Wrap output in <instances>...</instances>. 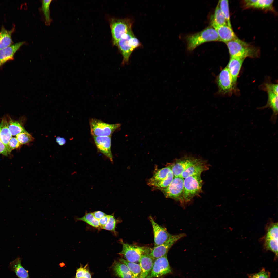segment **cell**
<instances>
[{
  "instance_id": "obj_20",
  "label": "cell",
  "mask_w": 278,
  "mask_h": 278,
  "mask_svg": "<svg viewBox=\"0 0 278 278\" xmlns=\"http://www.w3.org/2000/svg\"><path fill=\"white\" fill-rule=\"evenodd\" d=\"M244 60L237 58H230L227 66L236 84Z\"/></svg>"
},
{
  "instance_id": "obj_31",
  "label": "cell",
  "mask_w": 278,
  "mask_h": 278,
  "mask_svg": "<svg viewBox=\"0 0 278 278\" xmlns=\"http://www.w3.org/2000/svg\"><path fill=\"white\" fill-rule=\"evenodd\" d=\"M218 4L220 10L225 17L227 25L231 28L228 1L227 0H220Z\"/></svg>"
},
{
  "instance_id": "obj_37",
  "label": "cell",
  "mask_w": 278,
  "mask_h": 278,
  "mask_svg": "<svg viewBox=\"0 0 278 278\" xmlns=\"http://www.w3.org/2000/svg\"><path fill=\"white\" fill-rule=\"evenodd\" d=\"M269 273L264 269L251 275L249 278H270Z\"/></svg>"
},
{
  "instance_id": "obj_5",
  "label": "cell",
  "mask_w": 278,
  "mask_h": 278,
  "mask_svg": "<svg viewBox=\"0 0 278 278\" xmlns=\"http://www.w3.org/2000/svg\"><path fill=\"white\" fill-rule=\"evenodd\" d=\"M90 133L92 136H110L116 130L120 128L121 124H110L95 118L89 121Z\"/></svg>"
},
{
  "instance_id": "obj_33",
  "label": "cell",
  "mask_w": 278,
  "mask_h": 278,
  "mask_svg": "<svg viewBox=\"0 0 278 278\" xmlns=\"http://www.w3.org/2000/svg\"><path fill=\"white\" fill-rule=\"evenodd\" d=\"M16 138L21 144H24L33 141L34 138L26 131L18 134Z\"/></svg>"
},
{
  "instance_id": "obj_43",
  "label": "cell",
  "mask_w": 278,
  "mask_h": 278,
  "mask_svg": "<svg viewBox=\"0 0 278 278\" xmlns=\"http://www.w3.org/2000/svg\"><path fill=\"white\" fill-rule=\"evenodd\" d=\"M92 213L95 218L98 220L107 215L101 211H97Z\"/></svg>"
},
{
  "instance_id": "obj_4",
  "label": "cell",
  "mask_w": 278,
  "mask_h": 278,
  "mask_svg": "<svg viewBox=\"0 0 278 278\" xmlns=\"http://www.w3.org/2000/svg\"><path fill=\"white\" fill-rule=\"evenodd\" d=\"M122 249L119 254L123 255L126 260L133 263L139 262L143 255L149 254L152 249L146 246H139L121 241Z\"/></svg>"
},
{
  "instance_id": "obj_39",
  "label": "cell",
  "mask_w": 278,
  "mask_h": 278,
  "mask_svg": "<svg viewBox=\"0 0 278 278\" xmlns=\"http://www.w3.org/2000/svg\"><path fill=\"white\" fill-rule=\"evenodd\" d=\"M265 87L267 91H271L278 94V85L273 84H268L265 85Z\"/></svg>"
},
{
  "instance_id": "obj_41",
  "label": "cell",
  "mask_w": 278,
  "mask_h": 278,
  "mask_svg": "<svg viewBox=\"0 0 278 278\" xmlns=\"http://www.w3.org/2000/svg\"><path fill=\"white\" fill-rule=\"evenodd\" d=\"M109 215H107L99 220L101 228L103 227L107 223L109 219Z\"/></svg>"
},
{
  "instance_id": "obj_26",
  "label": "cell",
  "mask_w": 278,
  "mask_h": 278,
  "mask_svg": "<svg viewBox=\"0 0 278 278\" xmlns=\"http://www.w3.org/2000/svg\"><path fill=\"white\" fill-rule=\"evenodd\" d=\"M211 23V25L213 28L219 26L227 25L225 19L219 7L218 4L212 19Z\"/></svg>"
},
{
  "instance_id": "obj_17",
  "label": "cell",
  "mask_w": 278,
  "mask_h": 278,
  "mask_svg": "<svg viewBox=\"0 0 278 278\" xmlns=\"http://www.w3.org/2000/svg\"><path fill=\"white\" fill-rule=\"evenodd\" d=\"M25 43L24 41L19 42L0 49V67L6 62L13 59L15 53Z\"/></svg>"
},
{
  "instance_id": "obj_11",
  "label": "cell",
  "mask_w": 278,
  "mask_h": 278,
  "mask_svg": "<svg viewBox=\"0 0 278 278\" xmlns=\"http://www.w3.org/2000/svg\"><path fill=\"white\" fill-rule=\"evenodd\" d=\"M134 36L131 29L122 37L116 44L123 57L122 64L123 65L128 63L130 55L134 50L132 42V38Z\"/></svg>"
},
{
  "instance_id": "obj_23",
  "label": "cell",
  "mask_w": 278,
  "mask_h": 278,
  "mask_svg": "<svg viewBox=\"0 0 278 278\" xmlns=\"http://www.w3.org/2000/svg\"><path fill=\"white\" fill-rule=\"evenodd\" d=\"M12 137L8 128V122L4 118L0 124V140L6 146L10 154L12 150L9 147L8 143Z\"/></svg>"
},
{
  "instance_id": "obj_27",
  "label": "cell",
  "mask_w": 278,
  "mask_h": 278,
  "mask_svg": "<svg viewBox=\"0 0 278 278\" xmlns=\"http://www.w3.org/2000/svg\"><path fill=\"white\" fill-rule=\"evenodd\" d=\"M74 219L76 222L78 221H82L95 228H101L99 220L95 218L92 213H87L84 216L81 218L75 217Z\"/></svg>"
},
{
  "instance_id": "obj_24",
  "label": "cell",
  "mask_w": 278,
  "mask_h": 278,
  "mask_svg": "<svg viewBox=\"0 0 278 278\" xmlns=\"http://www.w3.org/2000/svg\"><path fill=\"white\" fill-rule=\"evenodd\" d=\"M113 268L115 274L120 278H132L130 270L125 264L116 262L113 265Z\"/></svg>"
},
{
  "instance_id": "obj_15",
  "label": "cell",
  "mask_w": 278,
  "mask_h": 278,
  "mask_svg": "<svg viewBox=\"0 0 278 278\" xmlns=\"http://www.w3.org/2000/svg\"><path fill=\"white\" fill-rule=\"evenodd\" d=\"M93 137L98 150L112 162L113 156L111 150V136Z\"/></svg>"
},
{
  "instance_id": "obj_30",
  "label": "cell",
  "mask_w": 278,
  "mask_h": 278,
  "mask_svg": "<svg viewBox=\"0 0 278 278\" xmlns=\"http://www.w3.org/2000/svg\"><path fill=\"white\" fill-rule=\"evenodd\" d=\"M52 1V0L42 1L41 9L44 16L45 24L47 25H49L51 22L50 7Z\"/></svg>"
},
{
  "instance_id": "obj_12",
  "label": "cell",
  "mask_w": 278,
  "mask_h": 278,
  "mask_svg": "<svg viewBox=\"0 0 278 278\" xmlns=\"http://www.w3.org/2000/svg\"><path fill=\"white\" fill-rule=\"evenodd\" d=\"M186 236L184 233L172 235L165 242L159 246L154 247L149 255L155 259L167 254L169 249L177 241Z\"/></svg>"
},
{
  "instance_id": "obj_16",
  "label": "cell",
  "mask_w": 278,
  "mask_h": 278,
  "mask_svg": "<svg viewBox=\"0 0 278 278\" xmlns=\"http://www.w3.org/2000/svg\"><path fill=\"white\" fill-rule=\"evenodd\" d=\"M193 157L185 156L177 159L170 164L174 177L180 176L183 172L191 164L195 159Z\"/></svg>"
},
{
  "instance_id": "obj_32",
  "label": "cell",
  "mask_w": 278,
  "mask_h": 278,
  "mask_svg": "<svg viewBox=\"0 0 278 278\" xmlns=\"http://www.w3.org/2000/svg\"><path fill=\"white\" fill-rule=\"evenodd\" d=\"M278 238L265 240V247L266 249L273 252L277 257Z\"/></svg>"
},
{
  "instance_id": "obj_1",
  "label": "cell",
  "mask_w": 278,
  "mask_h": 278,
  "mask_svg": "<svg viewBox=\"0 0 278 278\" xmlns=\"http://www.w3.org/2000/svg\"><path fill=\"white\" fill-rule=\"evenodd\" d=\"M230 58L245 59L247 57H257L259 51L257 48L238 38L226 43Z\"/></svg>"
},
{
  "instance_id": "obj_22",
  "label": "cell",
  "mask_w": 278,
  "mask_h": 278,
  "mask_svg": "<svg viewBox=\"0 0 278 278\" xmlns=\"http://www.w3.org/2000/svg\"><path fill=\"white\" fill-rule=\"evenodd\" d=\"M268 99L266 105L263 108L269 107L272 110L273 114L271 120L273 123L275 122L278 114V94L271 91H267Z\"/></svg>"
},
{
  "instance_id": "obj_28",
  "label": "cell",
  "mask_w": 278,
  "mask_h": 278,
  "mask_svg": "<svg viewBox=\"0 0 278 278\" xmlns=\"http://www.w3.org/2000/svg\"><path fill=\"white\" fill-rule=\"evenodd\" d=\"M120 262L126 264L128 267L132 278H140L141 267L139 264L129 262L123 259H120Z\"/></svg>"
},
{
  "instance_id": "obj_35",
  "label": "cell",
  "mask_w": 278,
  "mask_h": 278,
  "mask_svg": "<svg viewBox=\"0 0 278 278\" xmlns=\"http://www.w3.org/2000/svg\"><path fill=\"white\" fill-rule=\"evenodd\" d=\"M112 215H109L108 221L106 224L102 229L115 232V227L118 222Z\"/></svg>"
},
{
  "instance_id": "obj_44",
  "label": "cell",
  "mask_w": 278,
  "mask_h": 278,
  "mask_svg": "<svg viewBox=\"0 0 278 278\" xmlns=\"http://www.w3.org/2000/svg\"><path fill=\"white\" fill-rule=\"evenodd\" d=\"M56 141L60 145H63L66 143V140L63 138L57 137L56 138Z\"/></svg>"
},
{
  "instance_id": "obj_10",
  "label": "cell",
  "mask_w": 278,
  "mask_h": 278,
  "mask_svg": "<svg viewBox=\"0 0 278 278\" xmlns=\"http://www.w3.org/2000/svg\"><path fill=\"white\" fill-rule=\"evenodd\" d=\"M167 255L155 259L151 270L146 278L158 277L171 272Z\"/></svg>"
},
{
  "instance_id": "obj_7",
  "label": "cell",
  "mask_w": 278,
  "mask_h": 278,
  "mask_svg": "<svg viewBox=\"0 0 278 278\" xmlns=\"http://www.w3.org/2000/svg\"><path fill=\"white\" fill-rule=\"evenodd\" d=\"M110 23L113 43L116 46L122 37L131 29L132 23L127 19L113 18Z\"/></svg>"
},
{
  "instance_id": "obj_38",
  "label": "cell",
  "mask_w": 278,
  "mask_h": 278,
  "mask_svg": "<svg viewBox=\"0 0 278 278\" xmlns=\"http://www.w3.org/2000/svg\"><path fill=\"white\" fill-rule=\"evenodd\" d=\"M21 145L16 138L14 137H12L8 143V146L12 150L19 148Z\"/></svg>"
},
{
  "instance_id": "obj_25",
  "label": "cell",
  "mask_w": 278,
  "mask_h": 278,
  "mask_svg": "<svg viewBox=\"0 0 278 278\" xmlns=\"http://www.w3.org/2000/svg\"><path fill=\"white\" fill-rule=\"evenodd\" d=\"M14 29L8 30L2 27L0 31V49L12 45L11 34Z\"/></svg>"
},
{
  "instance_id": "obj_9",
  "label": "cell",
  "mask_w": 278,
  "mask_h": 278,
  "mask_svg": "<svg viewBox=\"0 0 278 278\" xmlns=\"http://www.w3.org/2000/svg\"><path fill=\"white\" fill-rule=\"evenodd\" d=\"M216 82L219 93L223 94L230 93L234 89L236 85L227 67L220 72L217 77Z\"/></svg>"
},
{
  "instance_id": "obj_8",
  "label": "cell",
  "mask_w": 278,
  "mask_h": 278,
  "mask_svg": "<svg viewBox=\"0 0 278 278\" xmlns=\"http://www.w3.org/2000/svg\"><path fill=\"white\" fill-rule=\"evenodd\" d=\"M184 178L180 176L174 177L167 187L160 190L167 198L181 202L184 201Z\"/></svg>"
},
{
  "instance_id": "obj_19",
  "label": "cell",
  "mask_w": 278,
  "mask_h": 278,
  "mask_svg": "<svg viewBox=\"0 0 278 278\" xmlns=\"http://www.w3.org/2000/svg\"><path fill=\"white\" fill-rule=\"evenodd\" d=\"M155 260L149 254L141 257L139 262L141 270L140 278L146 277L151 270Z\"/></svg>"
},
{
  "instance_id": "obj_3",
  "label": "cell",
  "mask_w": 278,
  "mask_h": 278,
  "mask_svg": "<svg viewBox=\"0 0 278 278\" xmlns=\"http://www.w3.org/2000/svg\"><path fill=\"white\" fill-rule=\"evenodd\" d=\"M174 176L170 165L163 168L157 169L147 182L148 185L155 189L160 190L168 186Z\"/></svg>"
},
{
  "instance_id": "obj_21",
  "label": "cell",
  "mask_w": 278,
  "mask_h": 278,
  "mask_svg": "<svg viewBox=\"0 0 278 278\" xmlns=\"http://www.w3.org/2000/svg\"><path fill=\"white\" fill-rule=\"evenodd\" d=\"M21 258L18 257L11 262L9 268L11 271H13L19 278H29L28 271L25 269L21 264Z\"/></svg>"
},
{
  "instance_id": "obj_14",
  "label": "cell",
  "mask_w": 278,
  "mask_h": 278,
  "mask_svg": "<svg viewBox=\"0 0 278 278\" xmlns=\"http://www.w3.org/2000/svg\"><path fill=\"white\" fill-rule=\"evenodd\" d=\"M208 167L205 161L195 158L191 164L183 172L180 177L184 179L191 176L201 175L202 172L208 169Z\"/></svg>"
},
{
  "instance_id": "obj_18",
  "label": "cell",
  "mask_w": 278,
  "mask_h": 278,
  "mask_svg": "<svg viewBox=\"0 0 278 278\" xmlns=\"http://www.w3.org/2000/svg\"><path fill=\"white\" fill-rule=\"evenodd\" d=\"M214 28L216 31L221 41L226 43L238 38L232 28L227 25L218 26Z\"/></svg>"
},
{
  "instance_id": "obj_40",
  "label": "cell",
  "mask_w": 278,
  "mask_h": 278,
  "mask_svg": "<svg viewBox=\"0 0 278 278\" xmlns=\"http://www.w3.org/2000/svg\"><path fill=\"white\" fill-rule=\"evenodd\" d=\"M0 154L7 156L10 154L6 146L0 140Z\"/></svg>"
},
{
  "instance_id": "obj_6",
  "label": "cell",
  "mask_w": 278,
  "mask_h": 278,
  "mask_svg": "<svg viewBox=\"0 0 278 278\" xmlns=\"http://www.w3.org/2000/svg\"><path fill=\"white\" fill-rule=\"evenodd\" d=\"M202 182L200 175L190 176L184 179V202H189L201 192Z\"/></svg>"
},
{
  "instance_id": "obj_29",
  "label": "cell",
  "mask_w": 278,
  "mask_h": 278,
  "mask_svg": "<svg viewBox=\"0 0 278 278\" xmlns=\"http://www.w3.org/2000/svg\"><path fill=\"white\" fill-rule=\"evenodd\" d=\"M8 127L12 136H13L16 135L25 131L21 123L17 121L12 120L10 118L8 122Z\"/></svg>"
},
{
  "instance_id": "obj_36",
  "label": "cell",
  "mask_w": 278,
  "mask_h": 278,
  "mask_svg": "<svg viewBox=\"0 0 278 278\" xmlns=\"http://www.w3.org/2000/svg\"><path fill=\"white\" fill-rule=\"evenodd\" d=\"M86 267V265L84 267H81L77 270L75 278H92Z\"/></svg>"
},
{
  "instance_id": "obj_42",
  "label": "cell",
  "mask_w": 278,
  "mask_h": 278,
  "mask_svg": "<svg viewBox=\"0 0 278 278\" xmlns=\"http://www.w3.org/2000/svg\"><path fill=\"white\" fill-rule=\"evenodd\" d=\"M257 0H247L244 1V4L245 6L247 8H254L255 3Z\"/></svg>"
},
{
  "instance_id": "obj_34",
  "label": "cell",
  "mask_w": 278,
  "mask_h": 278,
  "mask_svg": "<svg viewBox=\"0 0 278 278\" xmlns=\"http://www.w3.org/2000/svg\"><path fill=\"white\" fill-rule=\"evenodd\" d=\"M273 1V0H257L254 8L266 10H272Z\"/></svg>"
},
{
  "instance_id": "obj_2",
  "label": "cell",
  "mask_w": 278,
  "mask_h": 278,
  "mask_svg": "<svg viewBox=\"0 0 278 278\" xmlns=\"http://www.w3.org/2000/svg\"><path fill=\"white\" fill-rule=\"evenodd\" d=\"M187 49L191 51L201 44L211 41H220L218 34L213 28L210 27L186 37Z\"/></svg>"
},
{
  "instance_id": "obj_13",
  "label": "cell",
  "mask_w": 278,
  "mask_h": 278,
  "mask_svg": "<svg viewBox=\"0 0 278 278\" xmlns=\"http://www.w3.org/2000/svg\"><path fill=\"white\" fill-rule=\"evenodd\" d=\"M149 218L153 228L154 236V247H156L165 242L172 234L169 233L165 228L157 223L151 216H150Z\"/></svg>"
}]
</instances>
